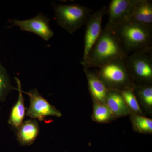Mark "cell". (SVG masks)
<instances>
[{"label":"cell","mask_w":152,"mask_h":152,"mask_svg":"<svg viewBox=\"0 0 152 152\" xmlns=\"http://www.w3.org/2000/svg\"><path fill=\"white\" fill-rule=\"evenodd\" d=\"M129 55L113 28L107 23L87 60L81 64L84 68H98L114 60H126Z\"/></svg>","instance_id":"cell-1"},{"label":"cell","mask_w":152,"mask_h":152,"mask_svg":"<svg viewBox=\"0 0 152 152\" xmlns=\"http://www.w3.org/2000/svg\"><path fill=\"white\" fill-rule=\"evenodd\" d=\"M111 26L129 54L152 51V27L128 18Z\"/></svg>","instance_id":"cell-2"},{"label":"cell","mask_w":152,"mask_h":152,"mask_svg":"<svg viewBox=\"0 0 152 152\" xmlns=\"http://www.w3.org/2000/svg\"><path fill=\"white\" fill-rule=\"evenodd\" d=\"M55 18L60 26L71 34L86 23L92 10L80 4H60L53 6Z\"/></svg>","instance_id":"cell-3"},{"label":"cell","mask_w":152,"mask_h":152,"mask_svg":"<svg viewBox=\"0 0 152 152\" xmlns=\"http://www.w3.org/2000/svg\"><path fill=\"white\" fill-rule=\"evenodd\" d=\"M96 71L109 90L120 91L126 88H134L126 60H114L105 64Z\"/></svg>","instance_id":"cell-4"},{"label":"cell","mask_w":152,"mask_h":152,"mask_svg":"<svg viewBox=\"0 0 152 152\" xmlns=\"http://www.w3.org/2000/svg\"><path fill=\"white\" fill-rule=\"evenodd\" d=\"M131 77L143 84H150L152 80V51L131 53L126 60Z\"/></svg>","instance_id":"cell-5"},{"label":"cell","mask_w":152,"mask_h":152,"mask_svg":"<svg viewBox=\"0 0 152 152\" xmlns=\"http://www.w3.org/2000/svg\"><path fill=\"white\" fill-rule=\"evenodd\" d=\"M23 92L29 96L30 104L26 112V115L32 119L43 121L48 116H62L61 113L55 106L52 105L43 97L36 88L28 92Z\"/></svg>","instance_id":"cell-6"},{"label":"cell","mask_w":152,"mask_h":152,"mask_svg":"<svg viewBox=\"0 0 152 152\" xmlns=\"http://www.w3.org/2000/svg\"><path fill=\"white\" fill-rule=\"evenodd\" d=\"M107 12L105 7L92 13L89 17L86 26L84 38V48L82 62L87 60L92 49L100 36L102 29V22L104 15Z\"/></svg>","instance_id":"cell-7"},{"label":"cell","mask_w":152,"mask_h":152,"mask_svg":"<svg viewBox=\"0 0 152 152\" xmlns=\"http://www.w3.org/2000/svg\"><path fill=\"white\" fill-rule=\"evenodd\" d=\"M50 20L42 13H39L34 18L25 20H13V26H17L22 31L34 33L40 36L45 41H48L53 36L50 25Z\"/></svg>","instance_id":"cell-8"},{"label":"cell","mask_w":152,"mask_h":152,"mask_svg":"<svg viewBox=\"0 0 152 152\" xmlns=\"http://www.w3.org/2000/svg\"><path fill=\"white\" fill-rule=\"evenodd\" d=\"M128 19L152 27V2L149 0H134Z\"/></svg>","instance_id":"cell-9"},{"label":"cell","mask_w":152,"mask_h":152,"mask_svg":"<svg viewBox=\"0 0 152 152\" xmlns=\"http://www.w3.org/2000/svg\"><path fill=\"white\" fill-rule=\"evenodd\" d=\"M134 0H112L108 8L107 23L116 24L127 19L134 4Z\"/></svg>","instance_id":"cell-10"},{"label":"cell","mask_w":152,"mask_h":152,"mask_svg":"<svg viewBox=\"0 0 152 152\" xmlns=\"http://www.w3.org/2000/svg\"><path fill=\"white\" fill-rule=\"evenodd\" d=\"M90 92L94 102L105 104L109 90L96 72L84 68Z\"/></svg>","instance_id":"cell-11"},{"label":"cell","mask_w":152,"mask_h":152,"mask_svg":"<svg viewBox=\"0 0 152 152\" xmlns=\"http://www.w3.org/2000/svg\"><path fill=\"white\" fill-rule=\"evenodd\" d=\"M17 130V140L21 146H29L34 143L40 131L39 123L34 119L23 122Z\"/></svg>","instance_id":"cell-12"},{"label":"cell","mask_w":152,"mask_h":152,"mask_svg":"<svg viewBox=\"0 0 152 152\" xmlns=\"http://www.w3.org/2000/svg\"><path fill=\"white\" fill-rule=\"evenodd\" d=\"M15 79L18 85V91L19 92L18 99L11 110L8 123L13 128L17 130L23 123L25 116L26 109L21 84L18 78L15 77Z\"/></svg>","instance_id":"cell-13"},{"label":"cell","mask_w":152,"mask_h":152,"mask_svg":"<svg viewBox=\"0 0 152 152\" xmlns=\"http://www.w3.org/2000/svg\"><path fill=\"white\" fill-rule=\"evenodd\" d=\"M105 103L114 117L124 116L130 113L129 109L118 91L109 90Z\"/></svg>","instance_id":"cell-14"},{"label":"cell","mask_w":152,"mask_h":152,"mask_svg":"<svg viewBox=\"0 0 152 152\" xmlns=\"http://www.w3.org/2000/svg\"><path fill=\"white\" fill-rule=\"evenodd\" d=\"M93 117L94 120L99 123L109 121L114 116L105 104L94 102Z\"/></svg>","instance_id":"cell-15"},{"label":"cell","mask_w":152,"mask_h":152,"mask_svg":"<svg viewBox=\"0 0 152 152\" xmlns=\"http://www.w3.org/2000/svg\"><path fill=\"white\" fill-rule=\"evenodd\" d=\"M122 96L128 107L136 113H141L142 110L137 100L133 88L128 87L118 91Z\"/></svg>","instance_id":"cell-16"},{"label":"cell","mask_w":152,"mask_h":152,"mask_svg":"<svg viewBox=\"0 0 152 152\" xmlns=\"http://www.w3.org/2000/svg\"><path fill=\"white\" fill-rule=\"evenodd\" d=\"M14 89L18 90V88L11 84L8 74L0 62V101H5L8 94Z\"/></svg>","instance_id":"cell-17"},{"label":"cell","mask_w":152,"mask_h":152,"mask_svg":"<svg viewBox=\"0 0 152 152\" xmlns=\"http://www.w3.org/2000/svg\"><path fill=\"white\" fill-rule=\"evenodd\" d=\"M132 121L134 129L137 132L145 134L152 132V120L139 115H134L132 117Z\"/></svg>","instance_id":"cell-18"},{"label":"cell","mask_w":152,"mask_h":152,"mask_svg":"<svg viewBox=\"0 0 152 152\" xmlns=\"http://www.w3.org/2000/svg\"><path fill=\"white\" fill-rule=\"evenodd\" d=\"M134 92L148 107L152 106V88L150 84H142L140 86H134Z\"/></svg>","instance_id":"cell-19"},{"label":"cell","mask_w":152,"mask_h":152,"mask_svg":"<svg viewBox=\"0 0 152 152\" xmlns=\"http://www.w3.org/2000/svg\"></svg>","instance_id":"cell-20"}]
</instances>
